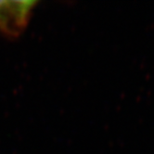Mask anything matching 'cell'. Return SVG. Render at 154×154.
<instances>
[{
	"label": "cell",
	"instance_id": "obj_1",
	"mask_svg": "<svg viewBox=\"0 0 154 154\" xmlns=\"http://www.w3.org/2000/svg\"><path fill=\"white\" fill-rule=\"evenodd\" d=\"M35 1H0V34L18 38L29 24Z\"/></svg>",
	"mask_w": 154,
	"mask_h": 154
}]
</instances>
